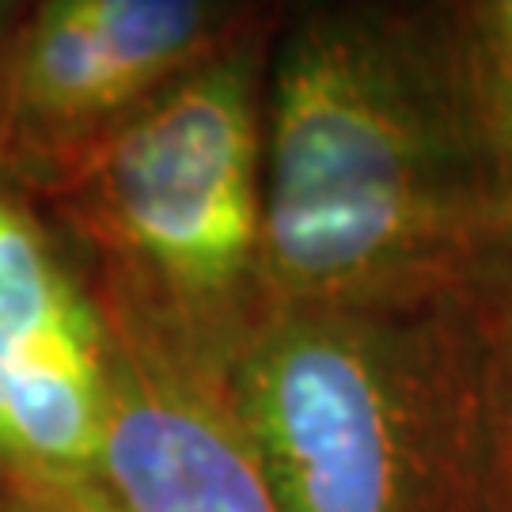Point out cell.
<instances>
[{"label":"cell","instance_id":"1","mask_svg":"<svg viewBox=\"0 0 512 512\" xmlns=\"http://www.w3.org/2000/svg\"><path fill=\"white\" fill-rule=\"evenodd\" d=\"M512 255V160L437 4L319 0L266 80L262 296L421 308Z\"/></svg>","mask_w":512,"mask_h":512},{"label":"cell","instance_id":"2","mask_svg":"<svg viewBox=\"0 0 512 512\" xmlns=\"http://www.w3.org/2000/svg\"><path fill=\"white\" fill-rule=\"evenodd\" d=\"M262 19L137 114L61 194L38 202L103 308L213 365L262 308L266 80Z\"/></svg>","mask_w":512,"mask_h":512},{"label":"cell","instance_id":"3","mask_svg":"<svg viewBox=\"0 0 512 512\" xmlns=\"http://www.w3.org/2000/svg\"><path fill=\"white\" fill-rule=\"evenodd\" d=\"M478 376L475 289L421 308L262 300L224 365L281 512H440Z\"/></svg>","mask_w":512,"mask_h":512},{"label":"cell","instance_id":"4","mask_svg":"<svg viewBox=\"0 0 512 512\" xmlns=\"http://www.w3.org/2000/svg\"><path fill=\"white\" fill-rule=\"evenodd\" d=\"M270 0H27L0 61V183L46 202Z\"/></svg>","mask_w":512,"mask_h":512},{"label":"cell","instance_id":"5","mask_svg":"<svg viewBox=\"0 0 512 512\" xmlns=\"http://www.w3.org/2000/svg\"><path fill=\"white\" fill-rule=\"evenodd\" d=\"M110 338L50 213L0 183V467L99 486Z\"/></svg>","mask_w":512,"mask_h":512},{"label":"cell","instance_id":"6","mask_svg":"<svg viewBox=\"0 0 512 512\" xmlns=\"http://www.w3.org/2000/svg\"><path fill=\"white\" fill-rule=\"evenodd\" d=\"M99 311L110 338L99 490L110 509L281 512L228 399L224 368L126 311Z\"/></svg>","mask_w":512,"mask_h":512},{"label":"cell","instance_id":"7","mask_svg":"<svg viewBox=\"0 0 512 512\" xmlns=\"http://www.w3.org/2000/svg\"><path fill=\"white\" fill-rule=\"evenodd\" d=\"M463 73L512 160V0H440Z\"/></svg>","mask_w":512,"mask_h":512},{"label":"cell","instance_id":"8","mask_svg":"<svg viewBox=\"0 0 512 512\" xmlns=\"http://www.w3.org/2000/svg\"><path fill=\"white\" fill-rule=\"evenodd\" d=\"M475 319L482 342V376L505 395L512 414V255L475 285Z\"/></svg>","mask_w":512,"mask_h":512},{"label":"cell","instance_id":"9","mask_svg":"<svg viewBox=\"0 0 512 512\" xmlns=\"http://www.w3.org/2000/svg\"><path fill=\"white\" fill-rule=\"evenodd\" d=\"M0 512H114L99 486H69L0 467Z\"/></svg>","mask_w":512,"mask_h":512},{"label":"cell","instance_id":"10","mask_svg":"<svg viewBox=\"0 0 512 512\" xmlns=\"http://www.w3.org/2000/svg\"><path fill=\"white\" fill-rule=\"evenodd\" d=\"M23 8H27V0H0V61H4L8 38H12V31H16Z\"/></svg>","mask_w":512,"mask_h":512},{"label":"cell","instance_id":"11","mask_svg":"<svg viewBox=\"0 0 512 512\" xmlns=\"http://www.w3.org/2000/svg\"><path fill=\"white\" fill-rule=\"evenodd\" d=\"M418 4H440V0H418Z\"/></svg>","mask_w":512,"mask_h":512}]
</instances>
